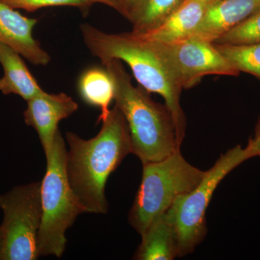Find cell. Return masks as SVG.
Returning a JSON list of instances; mask_svg holds the SVG:
<instances>
[{"instance_id":"obj_14","label":"cell","mask_w":260,"mask_h":260,"mask_svg":"<svg viewBox=\"0 0 260 260\" xmlns=\"http://www.w3.org/2000/svg\"><path fill=\"white\" fill-rule=\"evenodd\" d=\"M141 237V244L133 259L172 260L178 257L177 234L167 211L154 219Z\"/></svg>"},{"instance_id":"obj_12","label":"cell","mask_w":260,"mask_h":260,"mask_svg":"<svg viewBox=\"0 0 260 260\" xmlns=\"http://www.w3.org/2000/svg\"><path fill=\"white\" fill-rule=\"evenodd\" d=\"M206 0H185L160 25L142 34H133L150 42L172 43L192 37L204 16Z\"/></svg>"},{"instance_id":"obj_6","label":"cell","mask_w":260,"mask_h":260,"mask_svg":"<svg viewBox=\"0 0 260 260\" xmlns=\"http://www.w3.org/2000/svg\"><path fill=\"white\" fill-rule=\"evenodd\" d=\"M255 156L247 145L234 147L222 154L213 167L189 192L178 197L167 210L177 234L178 257L190 254L204 240L208 233L207 210L214 192L229 173L246 160Z\"/></svg>"},{"instance_id":"obj_23","label":"cell","mask_w":260,"mask_h":260,"mask_svg":"<svg viewBox=\"0 0 260 260\" xmlns=\"http://www.w3.org/2000/svg\"><path fill=\"white\" fill-rule=\"evenodd\" d=\"M207 2H208V3H212V2H215L217 1V0H206Z\"/></svg>"},{"instance_id":"obj_11","label":"cell","mask_w":260,"mask_h":260,"mask_svg":"<svg viewBox=\"0 0 260 260\" xmlns=\"http://www.w3.org/2000/svg\"><path fill=\"white\" fill-rule=\"evenodd\" d=\"M260 8V0H217L208 3L193 37L210 42L240 23Z\"/></svg>"},{"instance_id":"obj_21","label":"cell","mask_w":260,"mask_h":260,"mask_svg":"<svg viewBox=\"0 0 260 260\" xmlns=\"http://www.w3.org/2000/svg\"><path fill=\"white\" fill-rule=\"evenodd\" d=\"M248 145L252 149L255 156L259 157L260 158V117L256 123L254 137L249 139Z\"/></svg>"},{"instance_id":"obj_20","label":"cell","mask_w":260,"mask_h":260,"mask_svg":"<svg viewBox=\"0 0 260 260\" xmlns=\"http://www.w3.org/2000/svg\"><path fill=\"white\" fill-rule=\"evenodd\" d=\"M93 3H103L112 7L127 18L135 0H93Z\"/></svg>"},{"instance_id":"obj_1","label":"cell","mask_w":260,"mask_h":260,"mask_svg":"<svg viewBox=\"0 0 260 260\" xmlns=\"http://www.w3.org/2000/svg\"><path fill=\"white\" fill-rule=\"evenodd\" d=\"M96 136L84 140L68 132L66 171L73 192L85 213L105 214L108 205L106 184L128 154L131 140L125 119L114 107Z\"/></svg>"},{"instance_id":"obj_9","label":"cell","mask_w":260,"mask_h":260,"mask_svg":"<svg viewBox=\"0 0 260 260\" xmlns=\"http://www.w3.org/2000/svg\"><path fill=\"white\" fill-rule=\"evenodd\" d=\"M78 109V104L64 93H42L27 102L24 111L25 124L36 129L47 154L54 143L59 131V123L69 117Z\"/></svg>"},{"instance_id":"obj_15","label":"cell","mask_w":260,"mask_h":260,"mask_svg":"<svg viewBox=\"0 0 260 260\" xmlns=\"http://www.w3.org/2000/svg\"><path fill=\"white\" fill-rule=\"evenodd\" d=\"M80 96L84 102L101 110L98 122L107 119L115 96V85L107 70L100 68L87 69L80 75L78 84Z\"/></svg>"},{"instance_id":"obj_22","label":"cell","mask_w":260,"mask_h":260,"mask_svg":"<svg viewBox=\"0 0 260 260\" xmlns=\"http://www.w3.org/2000/svg\"><path fill=\"white\" fill-rule=\"evenodd\" d=\"M1 242H2V234H1V230H0V247H1Z\"/></svg>"},{"instance_id":"obj_16","label":"cell","mask_w":260,"mask_h":260,"mask_svg":"<svg viewBox=\"0 0 260 260\" xmlns=\"http://www.w3.org/2000/svg\"><path fill=\"white\" fill-rule=\"evenodd\" d=\"M185 0H135L128 20L133 31L142 34L158 26Z\"/></svg>"},{"instance_id":"obj_5","label":"cell","mask_w":260,"mask_h":260,"mask_svg":"<svg viewBox=\"0 0 260 260\" xmlns=\"http://www.w3.org/2000/svg\"><path fill=\"white\" fill-rule=\"evenodd\" d=\"M205 173L186 161L180 150L143 164L141 184L128 215L130 225L143 235L154 219L167 212L178 197L194 189Z\"/></svg>"},{"instance_id":"obj_19","label":"cell","mask_w":260,"mask_h":260,"mask_svg":"<svg viewBox=\"0 0 260 260\" xmlns=\"http://www.w3.org/2000/svg\"><path fill=\"white\" fill-rule=\"evenodd\" d=\"M13 8H18L27 11H35L48 7L69 6L87 7L93 4V0H1Z\"/></svg>"},{"instance_id":"obj_10","label":"cell","mask_w":260,"mask_h":260,"mask_svg":"<svg viewBox=\"0 0 260 260\" xmlns=\"http://www.w3.org/2000/svg\"><path fill=\"white\" fill-rule=\"evenodd\" d=\"M35 18L20 14L15 8L0 0V43L13 48L34 65H47L51 56L34 39Z\"/></svg>"},{"instance_id":"obj_8","label":"cell","mask_w":260,"mask_h":260,"mask_svg":"<svg viewBox=\"0 0 260 260\" xmlns=\"http://www.w3.org/2000/svg\"><path fill=\"white\" fill-rule=\"evenodd\" d=\"M150 43L182 89L192 88L207 75L239 74L213 42L192 37L176 42Z\"/></svg>"},{"instance_id":"obj_3","label":"cell","mask_w":260,"mask_h":260,"mask_svg":"<svg viewBox=\"0 0 260 260\" xmlns=\"http://www.w3.org/2000/svg\"><path fill=\"white\" fill-rule=\"evenodd\" d=\"M102 64L114 80V101L127 124L132 153L143 165L180 150L175 124L166 105L154 102L145 89L134 86L121 61L111 59Z\"/></svg>"},{"instance_id":"obj_4","label":"cell","mask_w":260,"mask_h":260,"mask_svg":"<svg viewBox=\"0 0 260 260\" xmlns=\"http://www.w3.org/2000/svg\"><path fill=\"white\" fill-rule=\"evenodd\" d=\"M47 170L42 184V219L38 234L39 256L61 257L66 247L65 233L85 210L68 181L67 148L60 131L45 154Z\"/></svg>"},{"instance_id":"obj_2","label":"cell","mask_w":260,"mask_h":260,"mask_svg":"<svg viewBox=\"0 0 260 260\" xmlns=\"http://www.w3.org/2000/svg\"><path fill=\"white\" fill-rule=\"evenodd\" d=\"M80 30L92 55L102 62L111 59L124 61L142 88L162 97L172 114L181 145L186 131V116L180 102L182 88L153 44L133 32L107 34L88 23L80 25Z\"/></svg>"},{"instance_id":"obj_13","label":"cell","mask_w":260,"mask_h":260,"mask_svg":"<svg viewBox=\"0 0 260 260\" xmlns=\"http://www.w3.org/2000/svg\"><path fill=\"white\" fill-rule=\"evenodd\" d=\"M0 64L4 72L0 78V91L4 95L14 94L28 102L44 91L21 55L3 43H0Z\"/></svg>"},{"instance_id":"obj_17","label":"cell","mask_w":260,"mask_h":260,"mask_svg":"<svg viewBox=\"0 0 260 260\" xmlns=\"http://www.w3.org/2000/svg\"><path fill=\"white\" fill-rule=\"evenodd\" d=\"M215 45L239 73H249L260 79V43L249 45Z\"/></svg>"},{"instance_id":"obj_18","label":"cell","mask_w":260,"mask_h":260,"mask_svg":"<svg viewBox=\"0 0 260 260\" xmlns=\"http://www.w3.org/2000/svg\"><path fill=\"white\" fill-rule=\"evenodd\" d=\"M221 45H249L260 43V8L214 42Z\"/></svg>"},{"instance_id":"obj_7","label":"cell","mask_w":260,"mask_h":260,"mask_svg":"<svg viewBox=\"0 0 260 260\" xmlns=\"http://www.w3.org/2000/svg\"><path fill=\"white\" fill-rule=\"evenodd\" d=\"M0 208L4 215L0 225V260L37 259L42 219L41 182L16 186L0 194Z\"/></svg>"}]
</instances>
